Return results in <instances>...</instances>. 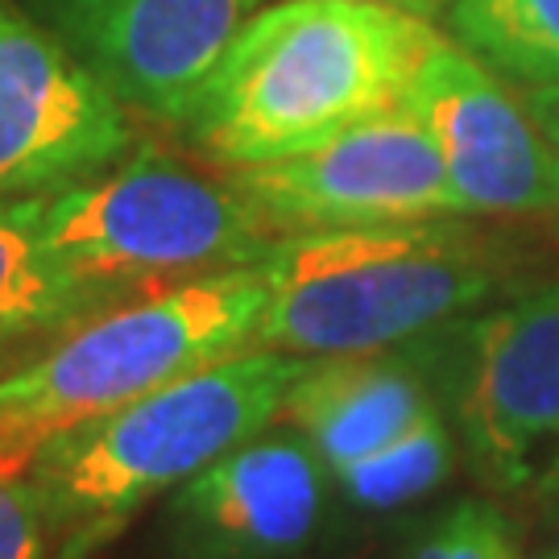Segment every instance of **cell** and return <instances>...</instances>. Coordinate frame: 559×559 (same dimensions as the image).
<instances>
[{
    "label": "cell",
    "instance_id": "obj_11",
    "mask_svg": "<svg viewBox=\"0 0 559 559\" xmlns=\"http://www.w3.org/2000/svg\"><path fill=\"white\" fill-rule=\"evenodd\" d=\"M323 460L302 436L233 448L170 498V535L187 559H286L316 535Z\"/></svg>",
    "mask_w": 559,
    "mask_h": 559
},
{
    "label": "cell",
    "instance_id": "obj_13",
    "mask_svg": "<svg viewBox=\"0 0 559 559\" xmlns=\"http://www.w3.org/2000/svg\"><path fill=\"white\" fill-rule=\"evenodd\" d=\"M100 302L50 258L34 195H0V344L92 316Z\"/></svg>",
    "mask_w": 559,
    "mask_h": 559
},
{
    "label": "cell",
    "instance_id": "obj_15",
    "mask_svg": "<svg viewBox=\"0 0 559 559\" xmlns=\"http://www.w3.org/2000/svg\"><path fill=\"white\" fill-rule=\"evenodd\" d=\"M448 473H452V436L443 427L440 411L427 406L419 419L385 448L340 468V480H344L348 498L360 506L394 510V506L431 493L436 485H443Z\"/></svg>",
    "mask_w": 559,
    "mask_h": 559
},
{
    "label": "cell",
    "instance_id": "obj_4",
    "mask_svg": "<svg viewBox=\"0 0 559 559\" xmlns=\"http://www.w3.org/2000/svg\"><path fill=\"white\" fill-rule=\"evenodd\" d=\"M265 299L258 261L92 311L55 348L0 378V477H25L67 431L249 348Z\"/></svg>",
    "mask_w": 559,
    "mask_h": 559
},
{
    "label": "cell",
    "instance_id": "obj_5",
    "mask_svg": "<svg viewBox=\"0 0 559 559\" xmlns=\"http://www.w3.org/2000/svg\"><path fill=\"white\" fill-rule=\"evenodd\" d=\"M38 203L50 258L104 302L124 286H179L258 265L274 233L237 187L203 179L158 150H138Z\"/></svg>",
    "mask_w": 559,
    "mask_h": 559
},
{
    "label": "cell",
    "instance_id": "obj_7",
    "mask_svg": "<svg viewBox=\"0 0 559 559\" xmlns=\"http://www.w3.org/2000/svg\"><path fill=\"white\" fill-rule=\"evenodd\" d=\"M124 104L13 0H0V195H50L129 150Z\"/></svg>",
    "mask_w": 559,
    "mask_h": 559
},
{
    "label": "cell",
    "instance_id": "obj_1",
    "mask_svg": "<svg viewBox=\"0 0 559 559\" xmlns=\"http://www.w3.org/2000/svg\"><path fill=\"white\" fill-rule=\"evenodd\" d=\"M436 34L378 0H278L245 21L182 124L233 170L316 150L402 104Z\"/></svg>",
    "mask_w": 559,
    "mask_h": 559
},
{
    "label": "cell",
    "instance_id": "obj_20",
    "mask_svg": "<svg viewBox=\"0 0 559 559\" xmlns=\"http://www.w3.org/2000/svg\"><path fill=\"white\" fill-rule=\"evenodd\" d=\"M551 212L559 216V166H556V207H551Z\"/></svg>",
    "mask_w": 559,
    "mask_h": 559
},
{
    "label": "cell",
    "instance_id": "obj_21",
    "mask_svg": "<svg viewBox=\"0 0 559 559\" xmlns=\"http://www.w3.org/2000/svg\"><path fill=\"white\" fill-rule=\"evenodd\" d=\"M547 559H559V551H547Z\"/></svg>",
    "mask_w": 559,
    "mask_h": 559
},
{
    "label": "cell",
    "instance_id": "obj_6",
    "mask_svg": "<svg viewBox=\"0 0 559 559\" xmlns=\"http://www.w3.org/2000/svg\"><path fill=\"white\" fill-rule=\"evenodd\" d=\"M228 182L274 237L464 216L440 145L406 104L360 120L316 150L237 166Z\"/></svg>",
    "mask_w": 559,
    "mask_h": 559
},
{
    "label": "cell",
    "instance_id": "obj_2",
    "mask_svg": "<svg viewBox=\"0 0 559 559\" xmlns=\"http://www.w3.org/2000/svg\"><path fill=\"white\" fill-rule=\"evenodd\" d=\"M307 357L240 348L55 440L25 480L34 485L62 559L112 539L145 501L203 473L282 419Z\"/></svg>",
    "mask_w": 559,
    "mask_h": 559
},
{
    "label": "cell",
    "instance_id": "obj_10",
    "mask_svg": "<svg viewBox=\"0 0 559 559\" xmlns=\"http://www.w3.org/2000/svg\"><path fill=\"white\" fill-rule=\"evenodd\" d=\"M460 427L498 485L526 480L531 456L559 436V282L473 323Z\"/></svg>",
    "mask_w": 559,
    "mask_h": 559
},
{
    "label": "cell",
    "instance_id": "obj_19",
    "mask_svg": "<svg viewBox=\"0 0 559 559\" xmlns=\"http://www.w3.org/2000/svg\"><path fill=\"white\" fill-rule=\"evenodd\" d=\"M378 4H390V9H402V13H415V17H423V21L448 13V0H378Z\"/></svg>",
    "mask_w": 559,
    "mask_h": 559
},
{
    "label": "cell",
    "instance_id": "obj_17",
    "mask_svg": "<svg viewBox=\"0 0 559 559\" xmlns=\"http://www.w3.org/2000/svg\"><path fill=\"white\" fill-rule=\"evenodd\" d=\"M50 522L34 485L25 477H0V559H46Z\"/></svg>",
    "mask_w": 559,
    "mask_h": 559
},
{
    "label": "cell",
    "instance_id": "obj_12",
    "mask_svg": "<svg viewBox=\"0 0 559 559\" xmlns=\"http://www.w3.org/2000/svg\"><path fill=\"white\" fill-rule=\"evenodd\" d=\"M431 402L411 369L378 353L311 360L295 381L282 419L295 423L328 468H348L402 436Z\"/></svg>",
    "mask_w": 559,
    "mask_h": 559
},
{
    "label": "cell",
    "instance_id": "obj_18",
    "mask_svg": "<svg viewBox=\"0 0 559 559\" xmlns=\"http://www.w3.org/2000/svg\"><path fill=\"white\" fill-rule=\"evenodd\" d=\"M522 108L531 112L535 129L543 141L559 154V83H535V87H519Z\"/></svg>",
    "mask_w": 559,
    "mask_h": 559
},
{
    "label": "cell",
    "instance_id": "obj_8",
    "mask_svg": "<svg viewBox=\"0 0 559 559\" xmlns=\"http://www.w3.org/2000/svg\"><path fill=\"white\" fill-rule=\"evenodd\" d=\"M402 104L440 145L464 216H526L556 207L559 154L543 141L519 92L456 38H431Z\"/></svg>",
    "mask_w": 559,
    "mask_h": 559
},
{
    "label": "cell",
    "instance_id": "obj_9",
    "mask_svg": "<svg viewBox=\"0 0 559 559\" xmlns=\"http://www.w3.org/2000/svg\"><path fill=\"white\" fill-rule=\"evenodd\" d=\"M261 4L265 0H59V21L71 50L120 104L182 124Z\"/></svg>",
    "mask_w": 559,
    "mask_h": 559
},
{
    "label": "cell",
    "instance_id": "obj_16",
    "mask_svg": "<svg viewBox=\"0 0 559 559\" xmlns=\"http://www.w3.org/2000/svg\"><path fill=\"white\" fill-rule=\"evenodd\" d=\"M411 559H522V551L489 501H460L423 535Z\"/></svg>",
    "mask_w": 559,
    "mask_h": 559
},
{
    "label": "cell",
    "instance_id": "obj_14",
    "mask_svg": "<svg viewBox=\"0 0 559 559\" xmlns=\"http://www.w3.org/2000/svg\"><path fill=\"white\" fill-rule=\"evenodd\" d=\"M464 50L519 87L559 83V0H448Z\"/></svg>",
    "mask_w": 559,
    "mask_h": 559
},
{
    "label": "cell",
    "instance_id": "obj_3",
    "mask_svg": "<svg viewBox=\"0 0 559 559\" xmlns=\"http://www.w3.org/2000/svg\"><path fill=\"white\" fill-rule=\"evenodd\" d=\"M270 299L253 348L365 357L464 316L501 278L498 249L448 221L278 237L261 258Z\"/></svg>",
    "mask_w": 559,
    "mask_h": 559
}]
</instances>
